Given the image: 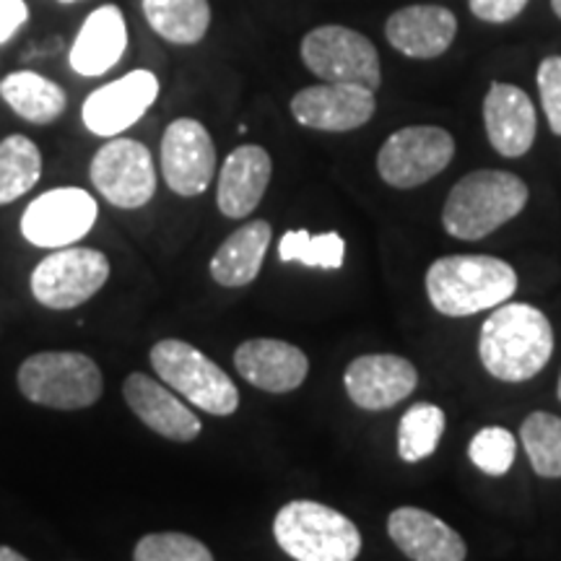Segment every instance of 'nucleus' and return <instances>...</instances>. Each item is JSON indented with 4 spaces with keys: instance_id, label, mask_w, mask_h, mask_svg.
Masks as SVG:
<instances>
[{
    "instance_id": "f257e3e1",
    "label": "nucleus",
    "mask_w": 561,
    "mask_h": 561,
    "mask_svg": "<svg viewBox=\"0 0 561 561\" xmlns=\"http://www.w3.org/2000/svg\"><path fill=\"white\" fill-rule=\"evenodd\" d=\"M553 354V328L533 305H500L483 322L479 356L483 369L502 382H525L541 375Z\"/></svg>"
},
{
    "instance_id": "f03ea898",
    "label": "nucleus",
    "mask_w": 561,
    "mask_h": 561,
    "mask_svg": "<svg viewBox=\"0 0 561 561\" xmlns=\"http://www.w3.org/2000/svg\"><path fill=\"white\" fill-rule=\"evenodd\" d=\"M515 291V268L491 255H447L426 271L432 307L447 318H468L500 307Z\"/></svg>"
},
{
    "instance_id": "7ed1b4c3",
    "label": "nucleus",
    "mask_w": 561,
    "mask_h": 561,
    "mask_svg": "<svg viewBox=\"0 0 561 561\" xmlns=\"http://www.w3.org/2000/svg\"><path fill=\"white\" fill-rule=\"evenodd\" d=\"M528 195V185L517 174L502 170L471 172L447 195L442 227L458 240H483L520 216Z\"/></svg>"
},
{
    "instance_id": "20e7f679",
    "label": "nucleus",
    "mask_w": 561,
    "mask_h": 561,
    "mask_svg": "<svg viewBox=\"0 0 561 561\" xmlns=\"http://www.w3.org/2000/svg\"><path fill=\"white\" fill-rule=\"evenodd\" d=\"M273 536L297 561H354L362 551L359 528L339 510L310 500L284 504L273 520Z\"/></svg>"
},
{
    "instance_id": "39448f33",
    "label": "nucleus",
    "mask_w": 561,
    "mask_h": 561,
    "mask_svg": "<svg viewBox=\"0 0 561 561\" xmlns=\"http://www.w3.org/2000/svg\"><path fill=\"white\" fill-rule=\"evenodd\" d=\"M102 371L79 351H42L19 367L26 401L58 411L89 409L102 398Z\"/></svg>"
},
{
    "instance_id": "423d86ee",
    "label": "nucleus",
    "mask_w": 561,
    "mask_h": 561,
    "mask_svg": "<svg viewBox=\"0 0 561 561\" xmlns=\"http://www.w3.org/2000/svg\"><path fill=\"white\" fill-rule=\"evenodd\" d=\"M151 367L167 388L178 390L185 401L210 416H231L240 409V390L219 364L210 362L191 343L167 339L151 348Z\"/></svg>"
},
{
    "instance_id": "0eeeda50",
    "label": "nucleus",
    "mask_w": 561,
    "mask_h": 561,
    "mask_svg": "<svg viewBox=\"0 0 561 561\" xmlns=\"http://www.w3.org/2000/svg\"><path fill=\"white\" fill-rule=\"evenodd\" d=\"M301 60L325 83H354L377 91L382 83L375 42L341 24H325L305 34Z\"/></svg>"
},
{
    "instance_id": "6e6552de",
    "label": "nucleus",
    "mask_w": 561,
    "mask_h": 561,
    "mask_svg": "<svg viewBox=\"0 0 561 561\" xmlns=\"http://www.w3.org/2000/svg\"><path fill=\"white\" fill-rule=\"evenodd\" d=\"M455 138L437 125H411L396 130L377 153V172L398 191L424 185L450 167Z\"/></svg>"
},
{
    "instance_id": "1a4fd4ad",
    "label": "nucleus",
    "mask_w": 561,
    "mask_h": 561,
    "mask_svg": "<svg viewBox=\"0 0 561 561\" xmlns=\"http://www.w3.org/2000/svg\"><path fill=\"white\" fill-rule=\"evenodd\" d=\"M110 261L100 250L60 248L32 273V294L47 310H73L107 284Z\"/></svg>"
},
{
    "instance_id": "9d476101",
    "label": "nucleus",
    "mask_w": 561,
    "mask_h": 561,
    "mask_svg": "<svg viewBox=\"0 0 561 561\" xmlns=\"http://www.w3.org/2000/svg\"><path fill=\"white\" fill-rule=\"evenodd\" d=\"M89 178L102 198L115 208H144L157 193L151 151L133 138H112L104 144L91 159Z\"/></svg>"
},
{
    "instance_id": "9b49d317",
    "label": "nucleus",
    "mask_w": 561,
    "mask_h": 561,
    "mask_svg": "<svg viewBox=\"0 0 561 561\" xmlns=\"http://www.w3.org/2000/svg\"><path fill=\"white\" fill-rule=\"evenodd\" d=\"M96 214L100 206L91 193L81 187H55L26 206L21 216V234L34 248H70L89 234Z\"/></svg>"
},
{
    "instance_id": "f8f14e48",
    "label": "nucleus",
    "mask_w": 561,
    "mask_h": 561,
    "mask_svg": "<svg viewBox=\"0 0 561 561\" xmlns=\"http://www.w3.org/2000/svg\"><path fill=\"white\" fill-rule=\"evenodd\" d=\"M161 172L170 191L182 198L208 191L216 174V146L206 125L193 117L170 123L161 136Z\"/></svg>"
},
{
    "instance_id": "ddd939ff",
    "label": "nucleus",
    "mask_w": 561,
    "mask_h": 561,
    "mask_svg": "<svg viewBox=\"0 0 561 561\" xmlns=\"http://www.w3.org/2000/svg\"><path fill=\"white\" fill-rule=\"evenodd\" d=\"M159 96V79L151 70L138 68L123 79L91 91L81 107L83 125L102 138H117L136 125Z\"/></svg>"
},
{
    "instance_id": "4468645a",
    "label": "nucleus",
    "mask_w": 561,
    "mask_h": 561,
    "mask_svg": "<svg viewBox=\"0 0 561 561\" xmlns=\"http://www.w3.org/2000/svg\"><path fill=\"white\" fill-rule=\"evenodd\" d=\"M375 91L354 83H320L294 94L291 115L305 128L325 133H348L375 117Z\"/></svg>"
},
{
    "instance_id": "2eb2a0df",
    "label": "nucleus",
    "mask_w": 561,
    "mask_h": 561,
    "mask_svg": "<svg viewBox=\"0 0 561 561\" xmlns=\"http://www.w3.org/2000/svg\"><path fill=\"white\" fill-rule=\"evenodd\" d=\"M346 392L364 411H385L416 390L419 375L409 359L396 354H367L348 364Z\"/></svg>"
},
{
    "instance_id": "dca6fc26",
    "label": "nucleus",
    "mask_w": 561,
    "mask_h": 561,
    "mask_svg": "<svg viewBox=\"0 0 561 561\" xmlns=\"http://www.w3.org/2000/svg\"><path fill=\"white\" fill-rule=\"evenodd\" d=\"M234 367L252 388L265 392H291L307 380L310 359L305 351L286 341L252 339L234 351Z\"/></svg>"
},
{
    "instance_id": "f3484780",
    "label": "nucleus",
    "mask_w": 561,
    "mask_h": 561,
    "mask_svg": "<svg viewBox=\"0 0 561 561\" xmlns=\"http://www.w3.org/2000/svg\"><path fill=\"white\" fill-rule=\"evenodd\" d=\"M458 19L445 5H405L385 24V37L405 58L432 60L450 50Z\"/></svg>"
},
{
    "instance_id": "a211bd4d",
    "label": "nucleus",
    "mask_w": 561,
    "mask_h": 561,
    "mask_svg": "<svg viewBox=\"0 0 561 561\" xmlns=\"http://www.w3.org/2000/svg\"><path fill=\"white\" fill-rule=\"evenodd\" d=\"M483 123L489 144L507 159L525 157L536 140V107L530 96L512 83H491L483 100Z\"/></svg>"
},
{
    "instance_id": "6ab92c4d",
    "label": "nucleus",
    "mask_w": 561,
    "mask_h": 561,
    "mask_svg": "<svg viewBox=\"0 0 561 561\" xmlns=\"http://www.w3.org/2000/svg\"><path fill=\"white\" fill-rule=\"evenodd\" d=\"M271 174L273 161L263 146L248 144L231 151L219 172V191H216L221 214L227 219H248L261 206L271 185Z\"/></svg>"
},
{
    "instance_id": "aec40b11",
    "label": "nucleus",
    "mask_w": 561,
    "mask_h": 561,
    "mask_svg": "<svg viewBox=\"0 0 561 561\" xmlns=\"http://www.w3.org/2000/svg\"><path fill=\"white\" fill-rule=\"evenodd\" d=\"M128 50V24L117 5H100L87 16L70 45V68L87 79L112 70Z\"/></svg>"
},
{
    "instance_id": "412c9836",
    "label": "nucleus",
    "mask_w": 561,
    "mask_h": 561,
    "mask_svg": "<svg viewBox=\"0 0 561 561\" xmlns=\"http://www.w3.org/2000/svg\"><path fill=\"white\" fill-rule=\"evenodd\" d=\"M123 396L130 411L161 437L193 442L203 430L201 419L185 403L178 401L159 380H151L149 375L133 371L123 385Z\"/></svg>"
},
{
    "instance_id": "4be33fe9",
    "label": "nucleus",
    "mask_w": 561,
    "mask_h": 561,
    "mask_svg": "<svg viewBox=\"0 0 561 561\" xmlns=\"http://www.w3.org/2000/svg\"><path fill=\"white\" fill-rule=\"evenodd\" d=\"M392 543L411 561H466V541L432 512L401 507L388 517Z\"/></svg>"
},
{
    "instance_id": "5701e85b",
    "label": "nucleus",
    "mask_w": 561,
    "mask_h": 561,
    "mask_svg": "<svg viewBox=\"0 0 561 561\" xmlns=\"http://www.w3.org/2000/svg\"><path fill=\"white\" fill-rule=\"evenodd\" d=\"M271 224L263 219L248 221L244 227L231 231L216 255L210 257V278L227 289H240L257 278L263 268L265 252L271 244Z\"/></svg>"
},
{
    "instance_id": "b1692460",
    "label": "nucleus",
    "mask_w": 561,
    "mask_h": 561,
    "mask_svg": "<svg viewBox=\"0 0 561 561\" xmlns=\"http://www.w3.org/2000/svg\"><path fill=\"white\" fill-rule=\"evenodd\" d=\"M0 96L16 112L21 121L34 125H50L60 121L68 107L66 91L34 70H13L0 81Z\"/></svg>"
},
{
    "instance_id": "393cba45",
    "label": "nucleus",
    "mask_w": 561,
    "mask_h": 561,
    "mask_svg": "<svg viewBox=\"0 0 561 561\" xmlns=\"http://www.w3.org/2000/svg\"><path fill=\"white\" fill-rule=\"evenodd\" d=\"M140 5L151 30L172 45H198L208 34V0H140Z\"/></svg>"
},
{
    "instance_id": "a878e982",
    "label": "nucleus",
    "mask_w": 561,
    "mask_h": 561,
    "mask_svg": "<svg viewBox=\"0 0 561 561\" xmlns=\"http://www.w3.org/2000/svg\"><path fill=\"white\" fill-rule=\"evenodd\" d=\"M42 178L39 146L26 136L0 140V206L19 201Z\"/></svg>"
},
{
    "instance_id": "bb28decb",
    "label": "nucleus",
    "mask_w": 561,
    "mask_h": 561,
    "mask_svg": "<svg viewBox=\"0 0 561 561\" xmlns=\"http://www.w3.org/2000/svg\"><path fill=\"white\" fill-rule=\"evenodd\" d=\"M520 439L533 471L543 479H561V419L536 411L523 421Z\"/></svg>"
},
{
    "instance_id": "cd10ccee",
    "label": "nucleus",
    "mask_w": 561,
    "mask_h": 561,
    "mask_svg": "<svg viewBox=\"0 0 561 561\" xmlns=\"http://www.w3.org/2000/svg\"><path fill=\"white\" fill-rule=\"evenodd\" d=\"M445 432V411L434 403H419L405 411L398 426V455L403 462H419L437 450Z\"/></svg>"
},
{
    "instance_id": "c85d7f7f",
    "label": "nucleus",
    "mask_w": 561,
    "mask_h": 561,
    "mask_svg": "<svg viewBox=\"0 0 561 561\" xmlns=\"http://www.w3.org/2000/svg\"><path fill=\"white\" fill-rule=\"evenodd\" d=\"M278 257L284 263H301L307 268L339 271L346 261V242L335 231L328 234H310V231H286L280 237Z\"/></svg>"
},
{
    "instance_id": "c756f323",
    "label": "nucleus",
    "mask_w": 561,
    "mask_h": 561,
    "mask_svg": "<svg viewBox=\"0 0 561 561\" xmlns=\"http://www.w3.org/2000/svg\"><path fill=\"white\" fill-rule=\"evenodd\" d=\"M133 561H214V553L187 533H151L136 543Z\"/></svg>"
},
{
    "instance_id": "7c9ffc66",
    "label": "nucleus",
    "mask_w": 561,
    "mask_h": 561,
    "mask_svg": "<svg viewBox=\"0 0 561 561\" xmlns=\"http://www.w3.org/2000/svg\"><path fill=\"white\" fill-rule=\"evenodd\" d=\"M517 442L515 434L504 430V426H486L471 439L468 455H471L473 466L486 476H504L515 462Z\"/></svg>"
},
{
    "instance_id": "2f4dec72",
    "label": "nucleus",
    "mask_w": 561,
    "mask_h": 561,
    "mask_svg": "<svg viewBox=\"0 0 561 561\" xmlns=\"http://www.w3.org/2000/svg\"><path fill=\"white\" fill-rule=\"evenodd\" d=\"M538 91H541V104L551 130L561 136V55H551V58L541 60V66H538Z\"/></svg>"
},
{
    "instance_id": "473e14b6",
    "label": "nucleus",
    "mask_w": 561,
    "mask_h": 561,
    "mask_svg": "<svg viewBox=\"0 0 561 561\" xmlns=\"http://www.w3.org/2000/svg\"><path fill=\"white\" fill-rule=\"evenodd\" d=\"M476 19L489 21V24H507L517 19L528 5V0H468Z\"/></svg>"
},
{
    "instance_id": "72a5a7b5",
    "label": "nucleus",
    "mask_w": 561,
    "mask_h": 561,
    "mask_svg": "<svg viewBox=\"0 0 561 561\" xmlns=\"http://www.w3.org/2000/svg\"><path fill=\"white\" fill-rule=\"evenodd\" d=\"M30 21V5L24 0H0V47L11 42Z\"/></svg>"
},
{
    "instance_id": "f704fd0d",
    "label": "nucleus",
    "mask_w": 561,
    "mask_h": 561,
    "mask_svg": "<svg viewBox=\"0 0 561 561\" xmlns=\"http://www.w3.org/2000/svg\"><path fill=\"white\" fill-rule=\"evenodd\" d=\"M0 561H30V559L21 557L19 551L9 549V546H0Z\"/></svg>"
},
{
    "instance_id": "c9c22d12",
    "label": "nucleus",
    "mask_w": 561,
    "mask_h": 561,
    "mask_svg": "<svg viewBox=\"0 0 561 561\" xmlns=\"http://www.w3.org/2000/svg\"><path fill=\"white\" fill-rule=\"evenodd\" d=\"M551 9H553V13H557V16L561 19V0H551Z\"/></svg>"
},
{
    "instance_id": "e433bc0d",
    "label": "nucleus",
    "mask_w": 561,
    "mask_h": 561,
    "mask_svg": "<svg viewBox=\"0 0 561 561\" xmlns=\"http://www.w3.org/2000/svg\"><path fill=\"white\" fill-rule=\"evenodd\" d=\"M60 3H66V5H70V3H81V0H60Z\"/></svg>"
},
{
    "instance_id": "4c0bfd02",
    "label": "nucleus",
    "mask_w": 561,
    "mask_h": 561,
    "mask_svg": "<svg viewBox=\"0 0 561 561\" xmlns=\"http://www.w3.org/2000/svg\"><path fill=\"white\" fill-rule=\"evenodd\" d=\"M557 392H559V401H561V375H559V388H557Z\"/></svg>"
}]
</instances>
